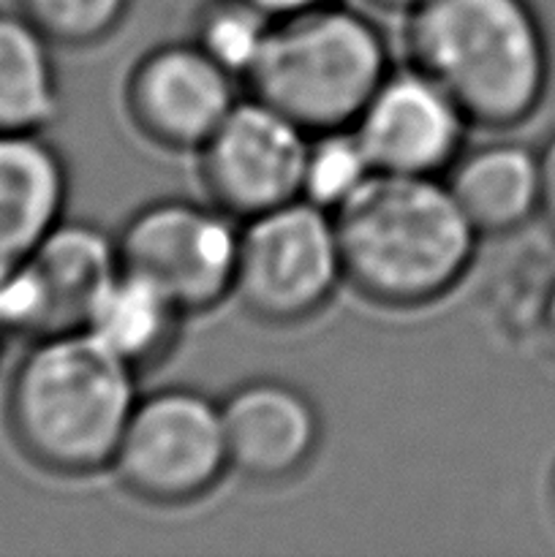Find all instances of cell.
<instances>
[{
    "label": "cell",
    "mask_w": 555,
    "mask_h": 557,
    "mask_svg": "<svg viewBox=\"0 0 555 557\" xmlns=\"http://www.w3.org/2000/svg\"><path fill=\"white\" fill-rule=\"evenodd\" d=\"M365 3L375 5V9L403 11V14H408V11L417 9V5H419V3H424V0H365Z\"/></svg>",
    "instance_id": "cell-23"
},
{
    "label": "cell",
    "mask_w": 555,
    "mask_h": 557,
    "mask_svg": "<svg viewBox=\"0 0 555 557\" xmlns=\"http://www.w3.org/2000/svg\"><path fill=\"white\" fill-rule=\"evenodd\" d=\"M343 277L332 212L297 199L243 221L234 297L264 324H299L324 308Z\"/></svg>",
    "instance_id": "cell-5"
},
{
    "label": "cell",
    "mask_w": 555,
    "mask_h": 557,
    "mask_svg": "<svg viewBox=\"0 0 555 557\" xmlns=\"http://www.w3.org/2000/svg\"><path fill=\"white\" fill-rule=\"evenodd\" d=\"M406 44L471 125L515 128L547 92V36L531 0H424L408 11Z\"/></svg>",
    "instance_id": "cell-3"
},
{
    "label": "cell",
    "mask_w": 555,
    "mask_h": 557,
    "mask_svg": "<svg viewBox=\"0 0 555 557\" xmlns=\"http://www.w3.org/2000/svg\"><path fill=\"white\" fill-rule=\"evenodd\" d=\"M47 302L49 335L85 330L114 277L120 275L118 234L87 221H60L27 256Z\"/></svg>",
    "instance_id": "cell-13"
},
{
    "label": "cell",
    "mask_w": 555,
    "mask_h": 557,
    "mask_svg": "<svg viewBox=\"0 0 555 557\" xmlns=\"http://www.w3.org/2000/svg\"><path fill=\"white\" fill-rule=\"evenodd\" d=\"M237 101V76L196 41L150 49L125 82L134 125L166 150L199 152Z\"/></svg>",
    "instance_id": "cell-9"
},
{
    "label": "cell",
    "mask_w": 555,
    "mask_h": 557,
    "mask_svg": "<svg viewBox=\"0 0 555 557\" xmlns=\"http://www.w3.org/2000/svg\"><path fill=\"white\" fill-rule=\"evenodd\" d=\"M539 215L555 234V134L539 150Z\"/></svg>",
    "instance_id": "cell-20"
},
{
    "label": "cell",
    "mask_w": 555,
    "mask_h": 557,
    "mask_svg": "<svg viewBox=\"0 0 555 557\" xmlns=\"http://www.w3.org/2000/svg\"><path fill=\"white\" fill-rule=\"evenodd\" d=\"M5 341H9V337L3 335V330H0V359H3V348H5Z\"/></svg>",
    "instance_id": "cell-24"
},
{
    "label": "cell",
    "mask_w": 555,
    "mask_h": 557,
    "mask_svg": "<svg viewBox=\"0 0 555 557\" xmlns=\"http://www.w3.org/2000/svg\"><path fill=\"white\" fill-rule=\"evenodd\" d=\"M270 25V16L261 14L250 0H212L196 22L194 41L229 74L245 82Z\"/></svg>",
    "instance_id": "cell-18"
},
{
    "label": "cell",
    "mask_w": 555,
    "mask_h": 557,
    "mask_svg": "<svg viewBox=\"0 0 555 557\" xmlns=\"http://www.w3.org/2000/svg\"><path fill=\"white\" fill-rule=\"evenodd\" d=\"M239 228L215 201H152L118 232L120 264L166 288L185 313H201L234 292Z\"/></svg>",
    "instance_id": "cell-7"
},
{
    "label": "cell",
    "mask_w": 555,
    "mask_h": 557,
    "mask_svg": "<svg viewBox=\"0 0 555 557\" xmlns=\"http://www.w3.org/2000/svg\"><path fill=\"white\" fill-rule=\"evenodd\" d=\"M54 44L20 11H0V134H44L60 114Z\"/></svg>",
    "instance_id": "cell-16"
},
{
    "label": "cell",
    "mask_w": 555,
    "mask_h": 557,
    "mask_svg": "<svg viewBox=\"0 0 555 557\" xmlns=\"http://www.w3.org/2000/svg\"><path fill=\"white\" fill-rule=\"evenodd\" d=\"M131 0H16L54 47H92L112 36L128 16Z\"/></svg>",
    "instance_id": "cell-19"
},
{
    "label": "cell",
    "mask_w": 555,
    "mask_h": 557,
    "mask_svg": "<svg viewBox=\"0 0 555 557\" xmlns=\"http://www.w3.org/2000/svg\"><path fill=\"white\" fill-rule=\"evenodd\" d=\"M444 183L479 237L517 232L539 215V152L520 141L460 152Z\"/></svg>",
    "instance_id": "cell-14"
},
{
    "label": "cell",
    "mask_w": 555,
    "mask_h": 557,
    "mask_svg": "<svg viewBox=\"0 0 555 557\" xmlns=\"http://www.w3.org/2000/svg\"><path fill=\"white\" fill-rule=\"evenodd\" d=\"M185 315L166 288L139 272L120 270L85 330L139 373L172 351Z\"/></svg>",
    "instance_id": "cell-15"
},
{
    "label": "cell",
    "mask_w": 555,
    "mask_h": 557,
    "mask_svg": "<svg viewBox=\"0 0 555 557\" xmlns=\"http://www.w3.org/2000/svg\"><path fill=\"white\" fill-rule=\"evenodd\" d=\"M542 326H544V335H547L550 346L555 348V286L550 288L547 299H544V310H542Z\"/></svg>",
    "instance_id": "cell-22"
},
{
    "label": "cell",
    "mask_w": 555,
    "mask_h": 557,
    "mask_svg": "<svg viewBox=\"0 0 555 557\" xmlns=\"http://www.w3.org/2000/svg\"><path fill=\"white\" fill-rule=\"evenodd\" d=\"M468 117L417 65L390 71L351 125L375 172L444 177L466 145Z\"/></svg>",
    "instance_id": "cell-10"
},
{
    "label": "cell",
    "mask_w": 555,
    "mask_h": 557,
    "mask_svg": "<svg viewBox=\"0 0 555 557\" xmlns=\"http://www.w3.org/2000/svg\"><path fill=\"white\" fill-rule=\"evenodd\" d=\"M375 174L362 141L354 128H335L310 134L308 158H305L303 199L335 212L346 205L365 183Z\"/></svg>",
    "instance_id": "cell-17"
},
{
    "label": "cell",
    "mask_w": 555,
    "mask_h": 557,
    "mask_svg": "<svg viewBox=\"0 0 555 557\" xmlns=\"http://www.w3.org/2000/svg\"><path fill=\"white\" fill-rule=\"evenodd\" d=\"M390 71L379 25L330 0L272 20L245 85L308 134H321L351 128Z\"/></svg>",
    "instance_id": "cell-4"
},
{
    "label": "cell",
    "mask_w": 555,
    "mask_h": 557,
    "mask_svg": "<svg viewBox=\"0 0 555 557\" xmlns=\"http://www.w3.org/2000/svg\"><path fill=\"white\" fill-rule=\"evenodd\" d=\"M343 277L384 308L439 302L471 270L479 232L444 177L375 172L332 212Z\"/></svg>",
    "instance_id": "cell-2"
},
{
    "label": "cell",
    "mask_w": 555,
    "mask_h": 557,
    "mask_svg": "<svg viewBox=\"0 0 555 557\" xmlns=\"http://www.w3.org/2000/svg\"><path fill=\"white\" fill-rule=\"evenodd\" d=\"M310 134L261 98L234 103L199 150L212 201L237 221L303 199Z\"/></svg>",
    "instance_id": "cell-8"
},
{
    "label": "cell",
    "mask_w": 555,
    "mask_h": 557,
    "mask_svg": "<svg viewBox=\"0 0 555 557\" xmlns=\"http://www.w3.org/2000/svg\"><path fill=\"white\" fill-rule=\"evenodd\" d=\"M136 400V370L87 330L30 341L3 395L14 449L33 468L79 479L112 468Z\"/></svg>",
    "instance_id": "cell-1"
},
{
    "label": "cell",
    "mask_w": 555,
    "mask_h": 557,
    "mask_svg": "<svg viewBox=\"0 0 555 557\" xmlns=\"http://www.w3.org/2000/svg\"><path fill=\"white\" fill-rule=\"evenodd\" d=\"M250 3H254L261 14L270 16V20H283V16L316 9V5L330 3V0H250Z\"/></svg>",
    "instance_id": "cell-21"
},
{
    "label": "cell",
    "mask_w": 555,
    "mask_h": 557,
    "mask_svg": "<svg viewBox=\"0 0 555 557\" xmlns=\"http://www.w3.org/2000/svg\"><path fill=\"white\" fill-rule=\"evenodd\" d=\"M69 166L44 134H0V275L63 221Z\"/></svg>",
    "instance_id": "cell-12"
},
{
    "label": "cell",
    "mask_w": 555,
    "mask_h": 557,
    "mask_svg": "<svg viewBox=\"0 0 555 557\" xmlns=\"http://www.w3.org/2000/svg\"><path fill=\"white\" fill-rule=\"evenodd\" d=\"M229 468L221 403L174 386L136 400L109 471L134 498L183 506L215 490Z\"/></svg>",
    "instance_id": "cell-6"
},
{
    "label": "cell",
    "mask_w": 555,
    "mask_h": 557,
    "mask_svg": "<svg viewBox=\"0 0 555 557\" xmlns=\"http://www.w3.org/2000/svg\"><path fill=\"white\" fill-rule=\"evenodd\" d=\"M221 417L229 466L250 482H288L319 451V411L303 389L286 381H245L223 397Z\"/></svg>",
    "instance_id": "cell-11"
}]
</instances>
